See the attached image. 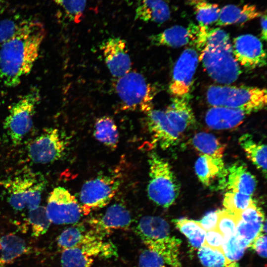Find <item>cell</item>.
Here are the masks:
<instances>
[{"label":"cell","mask_w":267,"mask_h":267,"mask_svg":"<svg viewBox=\"0 0 267 267\" xmlns=\"http://www.w3.org/2000/svg\"><path fill=\"white\" fill-rule=\"evenodd\" d=\"M87 230L81 224H78L64 230L57 238V245L62 251L78 247Z\"/></svg>","instance_id":"33"},{"label":"cell","mask_w":267,"mask_h":267,"mask_svg":"<svg viewBox=\"0 0 267 267\" xmlns=\"http://www.w3.org/2000/svg\"><path fill=\"white\" fill-rule=\"evenodd\" d=\"M66 145L57 129H47L28 145V156L35 163H52L63 156Z\"/></svg>","instance_id":"10"},{"label":"cell","mask_w":267,"mask_h":267,"mask_svg":"<svg viewBox=\"0 0 267 267\" xmlns=\"http://www.w3.org/2000/svg\"><path fill=\"white\" fill-rule=\"evenodd\" d=\"M64 11L69 19L75 23L81 21L86 6L87 0H53Z\"/></svg>","instance_id":"38"},{"label":"cell","mask_w":267,"mask_h":267,"mask_svg":"<svg viewBox=\"0 0 267 267\" xmlns=\"http://www.w3.org/2000/svg\"><path fill=\"white\" fill-rule=\"evenodd\" d=\"M223 235L217 228H216L207 231L206 233L203 245L212 249L217 250L223 253Z\"/></svg>","instance_id":"43"},{"label":"cell","mask_w":267,"mask_h":267,"mask_svg":"<svg viewBox=\"0 0 267 267\" xmlns=\"http://www.w3.org/2000/svg\"><path fill=\"white\" fill-rule=\"evenodd\" d=\"M245 249L235 234L231 236L228 239L223 240L222 252L227 264L239 260L242 257Z\"/></svg>","instance_id":"39"},{"label":"cell","mask_w":267,"mask_h":267,"mask_svg":"<svg viewBox=\"0 0 267 267\" xmlns=\"http://www.w3.org/2000/svg\"><path fill=\"white\" fill-rule=\"evenodd\" d=\"M199 60V55L193 48L185 49L177 60L173 72L169 91L174 96L188 94L192 86Z\"/></svg>","instance_id":"11"},{"label":"cell","mask_w":267,"mask_h":267,"mask_svg":"<svg viewBox=\"0 0 267 267\" xmlns=\"http://www.w3.org/2000/svg\"><path fill=\"white\" fill-rule=\"evenodd\" d=\"M164 111L172 126L179 133L188 130L195 123V116L189 102L188 94L175 96Z\"/></svg>","instance_id":"18"},{"label":"cell","mask_w":267,"mask_h":267,"mask_svg":"<svg viewBox=\"0 0 267 267\" xmlns=\"http://www.w3.org/2000/svg\"><path fill=\"white\" fill-rule=\"evenodd\" d=\"M24 19L18 17L0 20V45L11 38L16 32Z\"/></svg>","instance_id":"40"},{"label":"cell","mask_w":267,"mask_h":267,"mask_svg":"<svg viewBox=\"0 0 267 267\" xmlns=\"http://www.w3.org/2000/svg\"><path fill=\"white\" fill-rule=\"evenodd\" d=\"M149 40L153 45L179 47L191 44L192 35L188 27L175 25L151 35Z\"/></svg>","instance_id":"23"},{"label":"cell","mask_w":267,"mask_h":267,"mask_svg":"<svg viewBox=\"0 0 267 267\" xmlns=\"http://www.w3.org/2000/svg\"><path fill=\"white\" fill-rule=\"evenodd\" d=\"M206 99L212 106L239 109L252 113L266 106L267 90L254 87L212 85L208 89Z\"/></svg>","instance_id":"3"},{"label":"cell","mask_w":267,"mask_h":267,"mask_svg":"<svg viewBox=\"0 0 267 267\" xmlns=\"http://www.w3.org/2000/svg\"><path fill=\"white\" fill-rule=\"evenodd\" d=\"M94 258L79 247H73L62 251L61 264L62 267H91Z\"/></svg>","instance_id":"32"},{"label":"cell","mask_w":267,"mask_h":267,"mask_svg":"<svg viewBox=\"0 0 267 267\" xmlns=\"http://www.w3.org/2000/svg\"><path fill=\"white\" fill-rule=\"evenodd\" d=\"M239 144L245 151L247 157L265 175L267 172V146L257 143L251 135L246 134L239 139Z\"/></svg>","instance_id":"27"},{"label":"cell","mask_w":267,"mask_h":267,"mask_svg":"<svg viewBox=\"0 0 267 267\" xmlns=\"http://www.w3.org/2000/svg\"><path fill=\"white\" fill-rule=\"evenodd\" d=\"M25 241L19 236L9 233L0 236V267H4L26 253Z\"/></svg>","instance_id":"26"},{"label":"cell","mask_w":267,"mask_h":267,"mask_svg":"<svg viewBox=\"0 0 267 267\" xmlns=\"http://www.w3.org/2000/svg\"><path fill=\"white\" fill-rule=\"evenodd\" d=\"M253 202L250 195L230 191L225 193L223 205L226 210L238 213L246 209Z\"/></svg>","instance_id":"36"},{"label":"cell","mask_w":267,"mask_h":267,"mask_svg":"<svg viewBox=\"0 0 267 267\" xmlns=\"http://www.w3.org/2000/svg\"><path fill=\"white\" fill-rule=\"evenodd\" d=\"M199 60L210 77L221 84L234 82L241 73L229 35L220 28H209Z\"/></svg>","instance_id":"2"},{"label":"cell","mask_w":267,"mask_h":267,"mask_svg":"<svg viewBox=\"0 0 267 267\" xmlns=\"http://www.w3.org/2000/svg\"><path fill=\"white\" fill-rule=\"evenodd\" d=\"M192 142L194 147L203 154L222 158L224 145L214 135L204 132L199 133L193 136Z\"/></svg>","instance_id":"30"},{"label":"cell","mask_w":267,"mask_h":267,"mask_svg":"<svg viewBox=\"0 0 267 267\" xmlns=\"http://www.w3.org/2000/svg\"><path fill=\"white\" fill-rule=\"evenodd\" d=\"M262 15L256 5L246 4L242 6L228 4L220 9L216 25L226 26L243 23Z\"/></svg>","instance_id":"20"},{"label":"cell","mask_w":267,"mask_h":267,"mask_svg":"<svg viewBox=\"0 0 267 267\" xmlns=\"http://www.w3.org/2000/svg\"><path fill=\"white\" fill-rule=\"evenodd\" d=\"M198 257L202 264L205 267H223L227 265L223 254L207 246L199 248Z\"/></svg>","instance_id":"37"},{"label":"cell","mask_w":267,"mask_h":267,"mask_svg":"<svg viewBox=\"0 0 267 267\" xmlns=\"http://www.w3.org/2000/svg\"><path fill=\"white\" fill-rule=\"evenodd\" d=\"M238 213L228 210H220L216 228L222 234L223 240L235 234Z\"/></svg>","instance_id":"35"},{"label":"cell","mask_w":267,"mask_h":267,"mask_svg":"<svg viewBox=\"0 0 267 267\" xmlns=\"http://www.w3.org/2000/svg\"><path fill=\"white\" fill-rule=\"evenodd\" d=\"M115 89L122 109L146 113L152 109L155 89L141 74L130 71L118 78Z\"/></svg>","instance_id":"6"},{"label":"cell","mask_w":267,"mask_h":267,"mask_svg":"<svg viewBox=\"0 0 267 267\" xmlns=\"http://www.w3.org/2000/svg\"><path fill=\"white\" fill-rule=\"evenodd\" d=\"M120 185L117 177L100 175L86 181L79 195V204L83 214L88 215L92 211L106 206L111 201Z\"/></svg>","instance_id":"8"},{"label":"cell","mask_w":267,"mask_h":267,"mask_svg":"<svg viewBox=\"0 0 267 267\" xmlns=\"http://www.w3.org/2000/svg\"><path fill=\"white\" fill-rule=\"evenodd\" d=\"M261 38L266 41L267 39V16L266 13L261 17Z\"/></svg>","instance_id":"46"},{"label":"cell","mask_w":267,"mask_h":267,"mask_svg":"<svg viewBox=\"0 0 267 267\" xmlns=\"http://www.w3.org/2000/svg\"><path fill=\"white\" fill-rule=\"evenodd\" d=\"M45 210L50 222L57 224L78 223L83 215L76 197L61 186L55 187L50 193Z\"/></svg>","instance_id":"9"},{"label":"cell","mask_w":267,"mask_h":267,"mask_svg":"<svg viewBox=\"0 0 267 267\" xmlns=\"http://www.w3.org/2000/svg\"><path fill=\"white\" fill-rule=\"evenodd\" d=\"M45 36L41 22L23 20L14 35L0 46V83L8 87L20 84L38 59Z\"/></svg>","instance_id":"1"},{"label":"cell","mask_w":267,"mask_h":267,"mask_svg":"<svg viewBox=\"0 0 267 267\" xmlns=\"http://www.w3.org/2000/svg\"><path fill=\"white\" fill-rule=\"evenodd\" d=\"M186 2L192 8L198 24L208 26L217 21L221 9L218 4L207 0H187Z\"/></svg>","instance_id":"29"},{"label":"cell","mask_w":267,"mask_h":267,"mask_svg":"<svg viewBox=\"0 0 267 267\" xmlns=\"http://www.w3.org/2000/svg\"><path fill=\"white\" fill-rule=\"evenodd\" d=\"M220 210L211 211L207 213L199 223L206 231L216 228Z\"/></svg>","instance_id":"44"},{"label":"cell","mask_w":267,"mask_h":267,"mask_svg":"<svg viewBox=\"0 0 267 267\" xmlns=\"http://www.w3.org/2000/svg\"><path fill=\"white\" fill-rule=\"evenodd\" d=\"M173 222L180 231L187 237L192 247L199 248L204 244L206 232L198 221L181 218L173 220Z\"/></svg>","instance_id":"31"},{"label":"cell","mask_w":267,"mask_h":267,"mask_svg":"<svg viewBox=\"0 0 267 267\" xmlns=\"http://www.w3.org/2000/svg\"><path fill=\"white\" fill-rule=\"evenodd\" d=\"M238 215L241 220L247 222H264L265 220L263 212L254 202Z\"/></svg>","instance_id":"42"},{"label":"cell","mask_w":267,"mask_h":267,"mask_svg":"<svg viewBox=\"0 0 267 267\" xmlns=\"http://www.w3.org/2000/svg\"><path fill=\"white\" fill-rule=\"evenodd\" d=\"M7 7V2L5 0H0V15L4 12Z\"/></svg>","instance_id":"47"},{"label":"cell","mask_w":267,"mask_h":267,"mask_svg":"<svg viewBox=\"0 0 267 267\" xmlns=\"http://www.w3.org/2000/svg\"><path fill=\"white\" fill-rule=\"evenodd\" d=\"M251 112L239 109L223 106H212L207 111L205 120L212 129L227 130L242 124Z\"/></svg>","instance_id":"17"},{"label":"cell","mask_w":267,"mask_h":267,"mask_svg":"<svg viewBox=\"0 0 267 267\" xmlns=\"http://www.w3.org/2000/svg\"><path fill=\"white\" fill-rule=\"evenodd\" d=\"M101 49L106 66L114 77L120 78L130 72L131 61L125 40L110 38L102 43Z\"/></svg>","instance_id":"14"},{"label":"cell","mask_w":267,"mask_h":267,"mask_svg":"<svg viewBox=\"0 0 267 267\" xmlns=\"http://www.w3.org/2000/svg\"><path fill=\"white\" fill-rule=\"evenodd\" d=\"M195 170L199 179L206 186L221 189L226 185L228 172L222 158L201 155L195 163Z\"/></svg>","instance_id":"16"},{"label":"cell","mask_w":267,"mask_h":267,"mask_svg":"<svg viewBox=\"0 0 267 267\" xmlns=\"http://www.w3.org/2000/svg\"><path fill=\"white\" fill-rule=\"evenodd\" d=\"M131 222L130 212L120 203L111 205L104 213L90 219L88 222L90 229L102 238L114 230L128 228Z\"/></svg>","instance_id":"13"},{"label":"cell","mask_w":267,"mask_h":267,"mask_svg":"<svg viewBox=\"0 0 267 267\" xmlns=\"http://www.w3.org/2000/svg\"><path fill=\"white\" fill-rule=\"evenodd\" d=\"M40 100V93L37 89H34L10 107L4 120L3 127L14 146L19 145L30 131Z\"/></svg>","instance_id":"7"},{"label":"cell","mask_w":267,"mask_h":267,"mask_svg":"<svg viewBox=\"0 0 267 267\" xmlns=\"http://www.w3.org/2000/svg\"><path fill=\"white\" fill-rule=\"evenodd\" d=\"M232 49L238 63L247 68L254 69L266 65V53L262 43L253 35H242L235 38Z\"/></svg>","instance_id":"12"},{"label":"cell","mask_w":267,"mask_h":267,"mask_svg":"<svg viewBox=\"0 0 267 267\" xmlns=\"http://www.w3.org/2000/svg\"><path fill=\"white\" fill-rule=\"evenodd\" d=\"M29 212L28 221L31 226L32 235L37 237L44 234L51 223L47 216L45 207L40 205Z\"/></svg>","instance_id":"34"},{"label":"cell","mask_w":267,"mask_h":267,"mask_svg":"<svg viewBox=\"0 0 267 267\" xmlns=\"http://www.w3.org/2000/svg\"><path fill=\"white\" fill-rule=\"evenodd\" d=\"M149 180L147 194L156 204L168 208L178 196L180 185L169 163L157 153H150L148 158Z\"/></svg>","instance_id":"5"},{"label":"cell","mask_w":267,"mask_h":267,"mask_svg":"<svg viewBox=\"0 0 267 267\" xmlns=\"http://www.w3.org/2000/svg\"><path fill=\"white\" fill-rule=\"evenodd\" d=\"M135 231L142 241L156 240L170 236V228L164 219L159 217L145 216L139 221Z\"/></svg>","instance_id":"24"},{"label":"cell","mask_w":267,"mask_h":267,"mask_svg":"<svg viewBox=\"0 0 267 267\" xmlns=\"http://www.w3.org/2000/svg\"><path fill=\"white\" fill-rule=\"evenodd\" d=\"M226 183L230 191L241 192L251 196L256 187V180L248 171L245 164L240 162L232 164L228 169Z\"/></svg>","instance_id":"19"},{"label":"cell","mask_w":267,"mask_h":267,"mask_svg":"<svg viewBox=\"0 0 267 267\" xmlns=\"http://www.w3.org/2000/svg\"><path fill=\"white\" fill-rule=\"evenodd\" d=\"M137 267H167L163 259L156 252L149 249L140 254Z\"/></svg>","instance_id":"41"},{"label":"cell","mask_w":267,"mask_h":267,"mask_svg":"<svg viewBox=\"0 0 267 267\" xmlns=\"http://www.w3.org/2000/svg\"><path fill=\"white\" fill-rule=\"evenodd\" d=\"M225 267H240L239 265L236 262L230 263L225 266Z\"/></svg>","instance_id":"48"},{"label":"cell","mask_w":267,"mask_h":267,"mask_svg":"<svg viewBox=\"0 0 267 267\" xmlns=\"http://www.w3.org/2000/svg\"><path fill=\"white\" fill-rule=\"evenodd\" d=\"M250 247L256 251L263 258L267 257V236L260 233L252 241Z\"/></svg>","instance_id":"45"},{"label":"cell","mask_w":267,"mask_h":267,"mask_svg":"<svg viewBox=\"0 0 267 267\" xmlns=\"http://www.w3.org/2000/svg\"><path fill=\"white\" fill-rule=\"evenodd\" d=\"M146 121L154 143L163 150L178 144L179 133L172 126L165 111L152 109L146 113Z\"/></svg>","instance_id":"15"},{"label":"cell","mask_w":267,"mask_h":267,"mask_svg":"<svg viewBox=\"0 0 267 267\" xmlns=\"http://www.w3.org/2000/svg\"><path fill=\"white\" fill-rule=\"evenodd\" d=\"M148 249L157 253L166 265L171 267H180L178 259L181 240L170 236L156 240L142 241Z\"/></svg>","instance_id":"22"},{"label":"cell","mask_w":267,"mask_h":267,"mask_svg":"<svg viewBox=\"0 0 267 267\" xmlns=\"http://www.w3.org/2000/svg\"><path fill=\"white\" fill-rule=\"evenodd\" d=\"M7 200L15 210L29 211L40 206L46 180L40 173L28 171L2 180Z\"/></svg>","instance_id":"4"},{"label":"cell","mask_w":267,"mask_h":267,"mask_svg":"<svg viewBox=\"0 0 267 267\" xmlns=\"http://www.w3.org/2000/svg\"><path fill=\"white\" fill-rule=\"evenodd\" d=\"M78 247L93 258L97 257L108 258L117 254L116 247L113 244L105 241L104 238L90 229L86 231Z\"/></svg>","instance_id":"25"},{"label":"cell","mask_w":267,"mask_h":267,"mask_svg":"<svg viewBox=\"0 0 267 267\" xmlns=\"http://www.w3.org/2000/svg\"><path fill=\"white\" fill-rule=\"evenodd\" d=\"M93 135L105 146L115 149L119 141V132L113 120L108 116L98 118L94 125Z\"/></svg>","instance_id":"28"},{"label":"cell","mask_w":267,"mask_h":267,"mask_svg":"<svg viewBox=\"0 0 267 267\" xmlns=\"http://www.w3.org/2000/svg\"><path fill=\"white\" fill-rule=\"evenodd\" d=\"M170 16L169 4L165 0H141L135 9L134 18L143 22L161 24Z\"/></svg>","instance_id":"21"}]
</instances>
